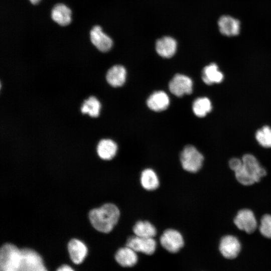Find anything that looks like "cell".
<instances>
[{
	"mask_svg": "<svg viewBox=\"0 0 271 271\" xmlns=\"http://www.w3.org/2000/svg\"><path fill=\"white\" fill-rule=\"evenodd\" d=\"M120 212L117 207L112 203H107L101 207L91 210L89 219L93 226L98 231L108 233L117 223Z\"/></svg>",
	"mask_w": 271,
	"mask_h": 271,
	"instance_id": "6da1fadb",
	"label": "cell"
},
{
	"mask_svg": "<svg viewBox=\"0 0 271 271\" xmlns=\"http://www.w3.org/2000/svg\"><path fill=\"white\" fill-rule=\"evenodd\" d=\"M242 165L234 171L237 181L241 184L249 186L258 182L266 175L265 169L252 155L246 154L241 159Z\"/></svg>",
	"mask_w": 271,
	"mask_h": 271,
	"instance_id": "7a4b0ae2",
	"label": "cell"
},
{
	"mask_svg": "<svg viewBox=\"0 0 271 271\" xmlns=\"http://www.w3.org/2000/svg\"><path fill=\"white\" fill-rule=\"evenodd\" d=\"M22 251L14 244L6 243L0 251L1 271H20Z\"/></svg>",
	"mask_w": 271,
	"mask_h": 271,
	"instance_id": "3957f363",
	"label": "cell"
},
{
	"mask_svg": "<svg viewBox=\"0 0 271 271\" xmlns=\"http://www.w3.org/2000/svg\"><path fill=\"white\" fill-rule=\"evenodd\" d=\"M203 161L202 154L193 146H186L181 153L182 166L187 172L196 173L199 171L202 166Z\"/></svg>",
	"mask_w": 271,
	"mask_h": 271,
	"instance_id": "277c9868",
	"label": "cell"
},
{
	"mask_svg": "<svg viewBox=\"0 0 271 271\" xmlns=\"http://www.w3.org/2000/svg\"><path fill=\"white\" fill-rule=\"evenodd\" d=\"M22 259L20 271H48L40 255L33 250H21Z\"/></svg>",
	"mask_w": 271,
	"mask_h": 271,
	"instance_id": "5b68a950",
	"label": "cell"
},
{
	"mask_svg": "<svg viewBox=\"0 0 271 271\" xmlns=\"http://www.w3.org/2000/svg\"><path fill=\"white\" fill-rule=\"evenodd\" d=\"M160 243L168 251L178 252L184 245V239L180 232L174 229L166 230L160 237Z\"/></svg>",
	"mask_w": 271,
	"mask_h": 271,
	"instance_id": "8992f818",
	"label": "cell"
},
{
	"mask_svg": "<svg viewBox=\"0 0 271 271\" xmlns=\"http://www.w3.org/2000/svg\"><path fill=\"white\" fill-rule=\"evenodd\" d=\"M219 32L227 37L238 36L241 30V22L238 19L228 15L221 16L217 21Z\"/></svg>",
	"mask_w": 271,
	"mask_h": 271,
	"instance_id": "52a82bcc",
	"label": "cell"
},
{
	"mask_svg": "<svg viewBox=\"0 0 271 271\" xmlns=\"http://www.w3.org/2000/svg\"><path fill=\"white\" fill-rule=\"evenodd\" d=\"M234 223L239 229L249 234L253 233L257 228L255 216L248 209L240 210L234 219Z\"/></svg>",
	"mask_w": 271,
	"mask_h": 271,
	"instance_id": "ba28073f",
	"label": "cell"
},
{
	"mask_svg": "<svg viewBox=\"0 0 271 271\" xmlns=\"http://www.w3.org/2000/svg\"><path fill=\"white\" fill-rule=\"evenodd\" d=\"M219 249L224 257L232 259L236 258L240 253L241 243L235 236L226 235L221 238Z\"/></svg>",
	"mask_w": 271,
	"mask_h": 271,
	"instance_id": "9c48e42d",
	"label": "cell"
},
{
	"mask_svg": "<svg viewBox=\"0 0 271 271\" xmlns=\"http://www.w3.org/2000/svg\"><path fill=\"white\" fill-rule=\"evenodd\" d=\"M169 89L174 95L181 97L190 94L193 90V82L189 77L181 74L175 75L169 82Z\"/></svg>",
	"mask_w": 271,
	"mask_h": 271,
	"instance_id": "30bf717a",
	"label": "cell"
},
{
	"mask_svg": "<svg viewBox=\"0 0 271 271\" xmlns=\"http://www.w3.org/2000/svg\"><path fill=\"white\" fill-rule=\"evenodd\" d=\"M126 246L132 248L137 252H141L147 255H151L155 251L157 243L153 238H145L135 235L128 238Z\"/></svg>",
	"mask_w": 271,
	"mask_h": 271,
	"instance_id": "8fae6325",
	"label": "cell"
},
{
	"mask_svg": "<svg viewBox=\"0 0 271 271\" xmlns=\"http://www.w3.org/2000/svg\"><path fill=\"white\" fill-rule=\"evenodd\" d=\"M92 43L100 51L106 52L111 48L113 42L110 37L105 34L100 26H94L90 32Z\"/></svg>",
	"mask_w": 271,
	"mask_h": 271,
	"instance_id": "7c38bea8",
	"label": "cell"
},
{
	"mask_svg": "<svg viewBox=\"0 0 271 271\" xmlns=\"http://www.w3.org/2000/svg\"><path fill=\"white\" fill-rule=\"evenodd\" d=\"M155 48L160 56L169 58L173 56L176 52L177 43L174 38L165 36L156 41Z\"/></svg>",
	"mask_w": 271,
	"mask_h": 271,
	"instance_id": "4fadbf2b",
	"label": "cell"
},
{
	"mask_svg": "<svg viewBox=\"0 0 271 271\" xmlns=\"http://www.w3.org/2000/svg\"><path fill=\"white\" fill-rule=\"evenodd\" d=\"M170 99L164 91H158L152 93L147 101L148 106L155 111H161L168 108Z\"/></svg>",
	"mask_w": 271,
	"mask_h": 271,
	"instance_id": "5bb4252c",
	"label": "cell"
},
{
	"mask_svg": "<svg viewBox=\"0 0 271 271\" xmlns=\"http://www.w3.org/2000/svg\"><path fill=\"white\" fill-rule=\"evenodd\" d=\"M115 258L117 263L123 267L133 266L138 260L137 252L127 246L117 251Z\"/></svg>",
	"mask_w": 271,
	"mask_h": 271,
	"instance_id": "9a60e30c",
	"label": "cell"
},
{
	"mask_svg": "<svg viewBox=\"0 0 271 271\" xmlns=\"http://www.w3.org/2000/svg\"><path fill=\"white\" fill-rule=\"evenodd\" d=\"M68 248L71 259L76 264L81 263L87 253L86 245L76 239H73L69 241Z\"/></svg>",
	"mask_w": 271,
	"mask_h": 271,
	"instance_id": "2e32d148",
	"label": "cell"
},
{
	"mask_svg": "<svg viewBox=\"0 0 271 271\" xmlns=\"http://www.w3.org/2000/svg\"><path fill=\"white\" fill-rule=\"evenodd\" d=\"M70 9L63 4H57L53 8L51 17L54 21L60 26L68 25L71 21Z\"/></svg>",
	"mask_w": 271,
	"mask_h": 271,
	"instance_id": "e0dca14e",
	"label": "cell"
},
{
	"mask_svg": "<svg viewBox=\"0 0 271 271\" xmlns=\"http://www.w3.org/2000/svg\"><path fill=\"white\" fill-rule=\"evenodd\" d=\"M126 71L121 65H114L111 67L106 74V80L113 87L122 86L125 81Z\"/></svg>",
	"mask_w": 271,
	"mask_h": 271,
	"instance_id": "ac0fdd59",
	"label": "cell"
},
{
	"mask_svg": "<svg viewBox=\"0 0 271 271\" xmlns=\"http://www.w3.org/2000/svg\"><path fill=\"white\" fill-rule=\"evenodd\" d=\"M223 78V73L219 70L217 65L214 63L205 66L203 69L202 79L207 85L220 83Z\"/></svg>",
	"mask_w": 271,
	"mask_h": 271,
	"instance_id": "d6986e66",
	"label": "cell"
},
{
	"mask_svg": "<svg viewBox=\"0 0 271 271\" xmlns=\"http://www.w3.org/2000/svg\"><path fill=\"white\" fill-rule=\"evenodd\" d=\"M117 150L116 144L111 140H101L97 147L98 156L103 160H109L116 155Z\"/></svg>",
	"mask_w": 271,
	"mask_h": 271,
	"instance_id": "ffe728a7",
	"label": "cell"
},
{
	"mask_svg": "<svg viewBox=\"0 0 271 271\" xmlns=\"http://www.w3.org/2000/svg\"><path fill=\"white\" fill-rule=\"evenodd\" d=\"M141 183L143 187L148 191H153L159 186V180L155 172L151 169L143 170L141 175Z\"/></svg>",
	"mask_w": 271,
	"mask_h": 271,
	"instance_id": "44dd1931",
	"label": "cell"
},
{
	"mask_svg": "<svg viewBox=\"0 0 271 271\" xmlns=\"http://www.w3.org/2000/svg\"><path fill=\"white\" fill-rule=\"evenodd\" d=\"M135 235L145 238H153L157 233L155 227L148 221H139L133 227Z\"/></svg>",
	"mask_w": 271,
	"mask_h": 271,
	"instance_id": "7402d4cb",
	"label": "cell"
},
{
	"mask_svg": "<svg viewBox=\"0 0 271 271\" xmlns=\"http://www.w3.org/2000/svg\"><path fill=\"white\" fill-rule=\"evenodd\" d=\"M212 104L207 97H199L193 103L192 109L194 114L200 117L205 116L212 110Z\"/></svg>",
	"mask_w": 271,
	"mask_h": 271,
	"instance_id": "603a6c76",
	"label": "cell"
},
{
	"mask_svg": "<svg viewBox=\"0 0 271 271\" xmlns=\"http://www.w3.org/2000/svg\"><path fill=\"white\" fill-rule=\"evenodd\" d=\"M101 105L94 96H90L84 101L81 110L82 113H88L91 117H97Z\"/></svg>",
	"mask_w": 271,
	"mask_h": 271,
	"instance_id": "cb8c5ba5",
	"label": "cell"
},
{
	"mask_svg": "<svg viewBox=\"0 0 271 271\" xmlns=\"http://www.w3.org/2000/svg\"><path fill=\"white\" fill-rule=\"evenodd\" d=\"M255 138L262 147L271 148V127L265 125L257 130L255 133Z\"/></svg>",
	"mask_w": 271,
	"mask_h": 271,
	"instance_id": "d4e9b609",
	"label": "cell"
},
{
	"mask_svg": "<svg viewBox=\"0 0 271 271\" xmlns=\"http://www.w3.org/2000/svg\"><path fill=\"white\" fill-rule=\"evenodd\" d=\"M259 230L262 236L271 239V215L265 214L262 216Z\"/></svg>",
	"mask_w": 271,
	"mask_h": 271,
	"instance_id": "484cf974",
	"label": "cell"
},
{
	"mask_svg": "<svg viewBox=\"0 0 271 271\" xmlns=\"http://www.w3.org/2000/svg\"><path fill=\"white\" fill-rule=\"evenodd\" d=\"M242 164V160L236 158H232L229 161V166L234 172L238 169Z\"/></svg>",
	"mask_w": 271,
	"mask_h": 271,
	"instance_id": "4316f807",
	"label": "cell"
},
{
	"mask_svg": "<svg viewBox=\"0 0 271 271\" xmlns=\"http://www.w3.org/2000/svg\"><path fill=\"white\" fill-rule=\"evenodd\" d=\"M57 271H74V270L67 265H63L58 268Z\"/></svg>",
	"mask_w": 271,
	"mask_h": 271,
	"instance_id": "83f0119b",
	"label": "cell"
},
{
	"mask_svg": "<svg viewBox=\"0 0 271 271\" xmlns=\"http://www.w3.org/2000/svg\"><path fill=\"white\" fill-rule=\"evenodd\" d=\"M31 4L33 5L37 4L40 0H29Z\"/></svg>",
	"mask_w": 271,
	"mask_h": 271,
	"instance_id": "f1b7e54d",
	"label": "cell"
}]
</instances>
